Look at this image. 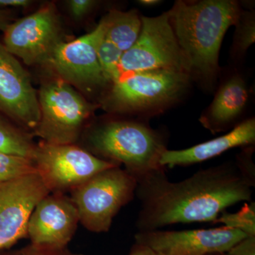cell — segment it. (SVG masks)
<instances>
[{
	"instance_id": "16",
	"label": "cell",
	"mask_w": 255,
	"mask_h": 255,
	"mask_svg": "<svg viewBox=\"0 0 255 255\" xmlns=\"http://www.w3.org/2000/svg\"><path fill=\"white\" fill-rule=\"evenodd\" d=\"M249 92L246 80L239 74L228 78L215 95L214 100L201 114V125L213 134L225 131L234 126L246 108Z\"/></svg>"
},
{
	"instance_id": "10",
	"label": "cell",
	"mask_w": 255,
	"mask_h": 255,
	"mask_svg": "<svg viewBox=\"0 0 255 255\" xmlns=\"http://www.w3.org/2000/svg\"><path fill=\"white\" fill-rule=\"evenodd\" d=\"M105 34L101 20L97 27L74 41L60 43L50 55L46 65L57 77L73 87L92 92L105 88L104 78L97 58V47Z\"/></svg>"
},
{
	"instance_id": "31",
	"label": "cell",
	"mask_w": 255,
	"mask_h": 255,
	"mask_svg": "<svg viewBox=\"0 0 255 255\" xmlns=\"http://www.w3.org/2000/svg\"><path fill=\"white\" fill-rule=\"evenodd\" d=\"M0 255H19V250L16 251H5L0 252Z\"/></svg>"
},
{
	"instance_id": "1",
	"label": "cell",
	"mask_w": 255,
	"mask_h": 255,
	"mask_svg": "<svg viewBox=\"0 0 255 255\" xmlns=\"http://www.w3.org/2000/svg\"><path fill=\"white\" fill-rule=\"evenodd\" d=\"M255 187L235 162L200 169L177 182L160 169L137 181L140 209L135 226L145 232L178 223H214L231 206L253 201Z\"/></svg>"
},
{
	"instance_id": "26",
	"label": "cell",
	"mask_w": 255,
	"mask_h": 255,
	"mask_svg": "<svg viewBox=\"0 0 255 255\" xmlns=\"http://www.w3.org/2000/svg\"><path fill=\"white\" fill-rule=\"evenodd\" d=\"M223 255H255V236H247Z\"/></svg>"
},
{
	"instance_id": "2",
	"label": "cell",
	"mask_w": 255,
	"mask_h": 255,
	"mask_svg": "<svg viewBox=\"0 0 255 255\" xmlns=\"http://www.w3.org/2000/svg\"><path fill=\"white\" fill-rule=\"evenodd\" d=\"M241 10L234 0L177 1L169 10V21L191 78L214 85L220 72L223 38L237 22Z\"/></svg>"
},
{
	"instance_id": "30",
	"label": "cell",
	"mask_w": 255,
	"mask_h": 255,
	"mask_svg": "<svg viewBox=\"0 0 255 255\" xmlns=\"http://www.w3.org/2000/svg\"><path fill=\"white\" fill-rule=\"evenodd\" d=\"M160 2L161 1H158V0H140V1H138L139 4L147 6H154V5L159 4Z\"/></svg>"
},
{
	"instance_id": "32",
	"label": "cell",
	"mask_w": 255,
	"mask_h": 255,
	"mask_svg": "<svg viewBox=\"0 0 255 255\" xmlns=\"http://www.w3.org/2000/svg\"><path fill=\"white\" fill-rule=\"evenodd\" d=\"M208 255H223V254H210Z\"/></svg>"
},
{
	"instance_id": "17",
	"label": "cell",
	"mask_w": 255,
	"mask_h": 255,
	"mask_svg": "<svg viewBox=\"0 0 255 255\" xmlns=\"http://www.w3.org/2000/svg\"><path fill=\"white\" fill-rule=\"evenodd\" d=\"M141 16L136 10H111L102 19L105 24V38L124 53L130 49L140 35Z\"/></svg>"
},
{
	"instance_id": "13",
	"label": "cell",
	"mask_w": 255,
	"mask_h": 255,
	"mask_svg": "<svg viewBox=\"0 0 255 255\" xmlns=\"http://www.w3.org/2000/svg\"><path fill=\"white\" fill-rule=\"evenodd\" d=\"M0 113L31 133L40 120L38 94L29 75L1 41Z\"/></svg>"
},
{
	"instance_id": "19",
	"label": "cell",
	"mask_w": 255,
	"mask_h": 255,
	"mask_svg": "<svg viewBox=\"0 0 255 255\" xmlns=\"http://www.w3.org/2000/svg\"><path fill=\"white\" fill-rule=\"evenodd\" d=\"M236 26L233 38L231 54L236 59H241L248 48L255 41V11L241 10Z\"/></svg>"
},
{
	"instance_id": "14",
	"label": "cell",
	"mask_w": 255,
	"mask_h": 255,
	"mask_svg": "<svg viewBox=\"0 0 255 255\" xmlns=\"http://www.w3.org/2000/svg\"><path fill=\"white\" fill-rule=\"evenodd\" d=\"M80 217L71 198L50 193L38 203L27 226V238L38 246L65 248L73 239Z\"/></svg>"
},
{
	"instance_id": "12",
	"label": "cell",
	"mask_w": 255,
	"mask_h": 255,
	"mask_svg": "<svg viewBox=\"0 0 255 255\" xmlns=\"http://www.w3.org/2000/svg\"><path fill=\"white\" fill-rule=\"evenodd\" d=\"M238 230L224 226L210 229L137 232L135 243L150 248L160 255L224 254L247 237Z\"/></svg>"
},
{
	"instance_id": "21",
	"label": "cell",
	"mask_w": 255,
	"mask_h": 255,
	"mask_svg": "<svg viewBox=\"0 0 255 255\" xmlns=\"http://www.w3.org/2000/svg\"><path fill=\"white\" fill-rule=\"evenodd\" d=\"M241 231L248 236H255V203H246L241 210L235 213L223 211L213 224Z\"/></svg>"
},
{
	"instance_id": "27",
	"label": "cell",
	"mask_w": 255,
	"mask_h": 255,
	"mask_svg": "<svg viewBox=\"0 0 255 255\" xmlns=\"http://www.w3.org/2000/svg\"><path fill=\"white\" fill-rule=\"evenodd\" d=\"M33 1L29 0H0V8L8 9L9 7H27Z\"/></svg>"
},
{
	"instance_id": "23",
	"label": "cell",
	"mask_w": 255,
	"mask_h": 255,
	"mask_svg": "<svg viewBox=\"0 0 255 255\" xmlns=\"http://www.w3.org/2000/svg\"><path fill=\"white\" fill-rule=\"evenodd\" d=\"M254 146H248L240 152L236 157V163L242 174L250 180L255 182V167L253 160Z\"/></svg>"
},
{
	"instance_id": "29",
	"label": "cell",
	"mask_w": 255,
	"mask_h": 255,
	"mask_svg": "<svg viewBox=\"0 0 255 255\" xmlns=\"http://www.w3.org/2000/svg\"><path fill=\"white\" fill-rule=\"evenodd\" d=\"M128 255H160L147 247L135 243Z\"/></svg>"
},
{
	"instance_id": "25",
	"label": "cell",
	"mask_w": 255,
	"mask_h": 255,
	"mask_svg": "<svg viewBox=\"0 0 255 255\" xmlns=\"http://www.w3.org/2000/svg\"><path fill=\"white\" fill-rule=\"evenodd\" d=\"M97 3L93 0H70L68 1V9L74 18L80 19L92 11Z\"/></svg>"
},
{
	"instance_id": "3",
	"label": "cell",
	"mask_w": 255,
	"mask_h": 255,
	"mask_svg": "<svg viewBox=\"0 0 255 255\" xmlns=\"http://www.w3.org/2000/svg\"><path fill=\"white\" fill-rule=\"evenodd\" d=\"M85 147L96 157L124 166L137 181L160 169L167 150L163 134L135 121L110 120L92 126L82 134Z\"/></svg>"
},
{
	"instance_id": "8",
	"label": "cell",
	"mask_w": 255,
	"mask_h": 255,
	"mask_svg": "<svg viewBox=\"0 0 255 255\" xmlns=\"http://www.w3.org/2000/svg\"><path fill=\"white\" fill-rule=\"evenodd\" d=\"M142 27L137 41L124 52L121 74L168 70L188 74L168 11L155 17L141 16Z\"/></svg>"
},
{
	"instance_id": "20",
	"label": "cell",
	"mask_w": 255,
	"mask_h": 255,
	"mask_svg": "<svg viewBox=\"0 0 255 255\" xmlns=\"http://www.w3.org/2000/svg\"><path fill=\"white\" fill-rule=\"evenodd\" d=\"M97 53L104 78L112 85L122 75L120 63L124 52L104 37L97 47Z\"/></svg>"
},
{
	"instance_id": "22",
	"label": "cell",
	"mask_w": 255,
	"mask_h": 255,
	"mask_svg": "<svg viewBox=\"0 0 255 255\" xmlns=\"http://www.w3.org/2000/svg\"><path fill=\"white\" fill-rule=\"evenodd\" d=\"M34 172H37V169L33 159L0 153V184Z\"/></svg>"
},
{
	"instance_id": "24",
	"label": "cell",
	"mask_w": 255,
	"mask_h": 255,
	"mask_svg": "<svg viewBox=\"0 0 255 255\" xmlns=\"http://www.w3.org/2000/svg\"><path fill=\"white\" fill-rule=\"evenodd\" d=\"M19 255H87L69 251L68 247L38 246L30 244L19 250Z\"/></svg>"
},
{
	"instance_id": "4",
	"label": "cell",
	"mask_w": 255,
	"mask_h": 255,
	"mask_svg": "<svg viewBox=\"0 0 255 255\" xmlns=\"http://www.w3.org/2000/svg\"><path fill=\"white\" fill-rule=\"evenodd\" d=\"M191 80L189 74L174 70L124 73L112 84L102 105L112 113L153 115L177 102Z\"/></svg>"
},
{
	"instance_id": "28",
	"label": "cell",
	"mask_w": 255,
	"mask_h": 255,
	"mask_svg": "<svg viewBox=\"0 0 255 255\" xmlns=\"http://www.w3.org/2000/svg\"><path fill=\"white\" fill-rule=\"evenodd\" d=\"M12 22L13 15L11 10L0 8V31L4 32Z\"/></svg>"
},
{
	"instance_id": "6",
	"label": "cell",
	"mask_w": 255,
	"mask_h": 255,
	"mask_svg": "<svg viewBox=\"0 0 255 255\" xmlns=\"http://www.w3.org/2000/svg\"><path fill=\"white\" fill-rule=\"evenodd\" d=\"M136 179L122 167L105 169L70 191L80 223L90 232L110 231L115 216L133 200Z\"/></svg>"
},
{
	"instance_id": "18",
	"label": "cell",
	"mask_w": 255,
	"mask_h": 255,
	"mask_svg": "<svg viewBox=\"0 0 255 255\" xmlns=\"http://www.w3.org/2000/svg\"><path fill=\"white\" fill-rule=\"evenodd\" d=\"M31 132L0 113V153L33 159L36 145Z\"/></svg>"
},
{
	"instance_id": "11",
	"label": "cell",
	"mask_w": 255,
	"mask_h": 255,
	"mask_svg": "<svg viewBox=\"0 0 255 255\" xmlns=\"http://www.w3.org/2000/svg\"><path fill=\"white\" fill-rule=\"evenodd\" d=\"M48 194L37 172L0 184V252L9 251L18 241L27 238L32 212Z\"/></svg>"
},
{
	"instance_id": "9",
	"label": "cell",
	"mask_w": 255,
	"mask_h": 255,
	"mask_svg": "<svg viewBox=\"0 0 255 255\" xmlns=\"http://www.w3.org/2000/svg\"><path fill=\"white\" fill-rule=\"evenodd\" d=\"M61 21L54 4L44 5L13 21L4 32L3 44L28 65H46L62 38Z\"/></svg>"
},
{
	"instance_id": "7",
	"label": "cell",
	"mask_w": 255,
	"mask_h": 255,
	"mask_svg": "<svg viewBox=\"0 0 255 255\" xmlns=\"http://www.w3.org/2000/svg\"><path fill=\"white\" fill-rule=\"evenodd\" d=\"M33 160L50 193L67 194L96 174L119 164L96 157L77 144H37Z\"/></svg>"
},
{
	"instance_id": "5",
	"label": "cell",
	"mask_w": 255,
	"mask_h": 255,
	"mask_svg": "<svg viewBox=\"0 0 255 255\" xmlns=\"http://www.w3.org/2000/svg\"><path fill=\"white\" fill-rule=\"evenodd\" d=\"M38 100L40 120L33 136L55 145L77 144L95 107L58 77L42 84Z\"/></svg>"
},
{
	"instance_id": "15",
	"label": "cell",
	"mask_w": 255,
	"mask_h": 255,
	"mask_svg": "<svg viewBox=\"0 0 255 255\" xmlns=\"http://www.w3.org/2000/svg\"><path fill=\"white\" fill-rule=\"evenodd\" d=\"M255 119H246L237 124L232 130L221 135L183 150H166L159 160L162 167L189 166L214 158L223 152L237 147L255 145Z\"/></svg>"
}]
</instances>
